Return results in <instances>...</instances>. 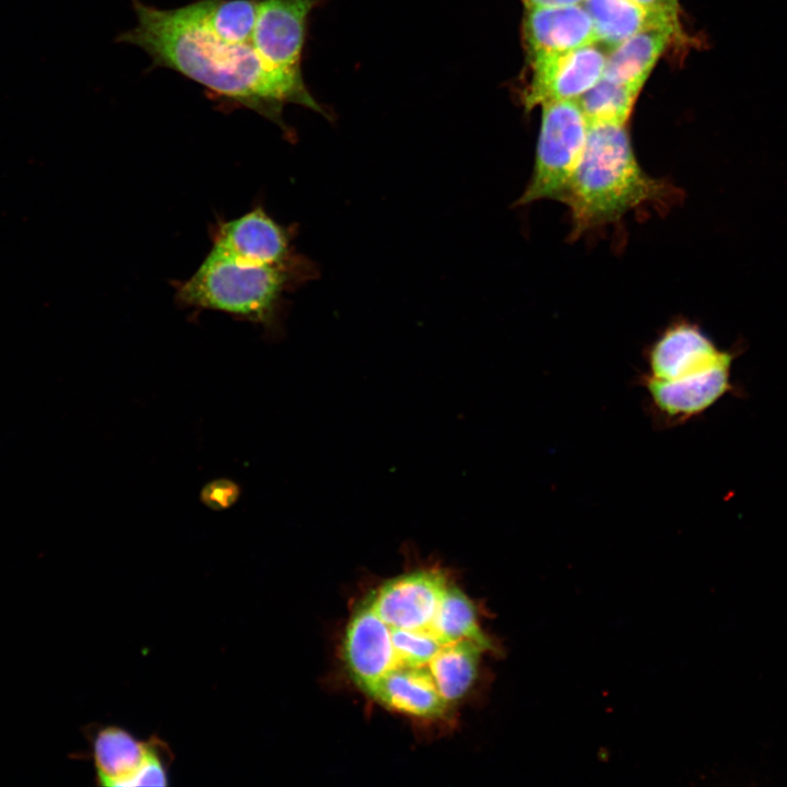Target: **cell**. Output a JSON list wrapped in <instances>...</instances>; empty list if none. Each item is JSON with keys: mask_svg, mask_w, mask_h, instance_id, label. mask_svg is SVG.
<instances>
[{"mask_svg": "<svg viewBox=\"0 0 787 787\" xmlns=\"http://www.w3.org/2000/svg\"><path fill=\"white\" fill-rule=\"evenodd\" d=\"M95 784L105 787L168 786L174 753L161 737H136L117 725L85 727Z\"/></svg>", "mask_w": 787, "mask_h": 787, "instance_id": "obj_5", "label": "cell"}, {"mask_svg": "<svg viewBox=\"0 0 787 787\" xmlns=\"http://www.w3.org/2000/svg\"><path fill=\"white\" fill-rule=\"evenodd\" d=\"M587 133L588 122L577 99L543 104L532 174L515 204L527 205L539 200L563 203Z\"/></svg>", "mask_w": 787, "mask_h": 787, "instance_id": "obj_4", "label": "cell"}, {"mask_svg": "<svg viewBox=\"0 0 787 787\" xmlns=\"http://www.w3.org/2000/svg\"><path fill=\"white\" fill-rule=\"evenodd\" d=\"M312 272L310 263L302 256L273 265L211 247L189 278L173 282L174 297L183 308L224 313L274 334L280 331L284 293Z\"/></svg>", "mask_w": 787, "mask_h": 787, "instance_id": "obj_3", "label": "cell"}, {"mask_svg": "<svg viewBox=\"0 0 787 787\" xmlns=\"http://www.w3.org/2000/svg\"><path fill=\"white\" fill-rule=\"evenodd\" d=\"M131 2L137 23L117 42L141 48L153 66L180 73L225 105L254 110L281 127L289 138L292 131L282 118L285 104L302 105L328 117L307 90L302 73L270 68L254 40L236 43L219 37L193 2L175 9Z\"/></svg>", "mask_w": 787, "mask_h": 787, "instance_id": "obj_1", "label": "cell"}, {"mask_svg": "<svg viewBox=\"0 0 787 787\" xmlns=\"http://www.w3.org/2000/svg\"><path fill=\"white\" fill-rule=\"evenodd\" d=\"M432 633L442 645L460 639H472L491 647L489 638L480 630L471 601L456 587L448 585L435 619Z\"/></svg>", "mask_w": 787, "mask_h": 787, "instance_id": "obj_18", "label": "cell"}, {"mask_svg": "<svg viewBox=\"0 0 787 787\" xmlns=\"http://www.w3.org/2000/svg\"><path fill=\"white\" fill-rule=\"evenodd\" d=\"M291 228L281 225L258 203L244 214L219 218L210 226L214 248L231 255L266 263H289L299 257L291 245Z\"/></svg>", "mask_w": 787, "mask_h": 787, "instance_id": "obj_11", "label": "cell"}, {"mask_svg": "<svg viewBox=\"0 0 787 787\" xmlns=\"http://www.w3.org/2000/svg\"><path fill=\"white\" fill-rule=\"evenodd\" d=\"M642 5L680 15L679 0H633Z\"/></svg>", "mask_w": 787, "mask_h": 787, "instance_id": "obj_22", "label": "cell"}, {"mask_svg": "<svg viewBox=\"0 0 787 787\" xmlns=\"http://www.w3.org/2000/svg\"><path fill=\"white\" fill-rule=\"evenodd\" d=\"M485 649L489 647L475 641L460 639L444 646L430 661L427 667L446 704L459 700L470 689Z\"/></svg>", "mask_w": 787, "mask_h": 787, "instance_id": "obj_17", "label": "cell"}, {"mask_svg": "<svg viewBox=\"0 0 787 787\" xmlns=\"http://www.w3.org/2000/svg\"><path fill=\"white\" fill-rule=\"evenodd\" d=\"M343 651L352 677L364 690L395 669L388 627L368 601L352 616Z\"/></svg>", "mask_w": 787, "mask_h": 787, "instance_id": "obj_13", "label": "cell"}, {"mask_svg": "<svg viewBox=\"0 0 787 787\" xmlns=\"http://www.w3.org/2000/svg\"><path fill=\"white\" fill-rule=\"evenodd\" d=\"M685 39L667 30L636 34L607 55L602 77L639 91L670 44H683Z\"/></svg>", "mask_w": 787, "mask_h": 787, "instance_id": "obj_16", "label": "cell"}, {"mask_svg": "<svg viewBox=\"0 0 787 787\" xmlns=\"http://www.w3.org/2000/svg\"><path fill=\"white\" fill-rule=\"evenodd\" d=\"M584 0H522L526 9L578 4Z\"/></svg>", "mask_w": 787, "mask_h": 787, "instance_id": "obj_23", "label": "cell"}, {"mask_svg": "<svg viewBox=\"0 0 787 787\" xmlns=\"http://www.w3.org/2000/svg\"><path fill=\"white\" fill-rule=\"evenodd\" d=\"M597 43L611 49L627 38L653 30H667L686 37L680 15L642 5L633 0H584Z\"/></svg>", "mask_w": 787, "mask_h": 787, "instance_id": "obj_14", "label": "cell"}, {"mask_svg": "<svg viewBox=\"0 0 787 787\" xmlns=\"http://www.w3.org/2000/svg\"><path fill=\"white\" fill-rule=\"evenodd\" d=\"M254 45L272 69L301 73L307 19L319 0H257Z\"/></svg>", "mask_w": 787, "mask_h": 787, "instance_id": "obj_10", "label": "cell"}, {"mask_svg": "<svg viewBox=\"0 0 787 787\" xmlns=\"http://www.w3.org/2000/svg\"><path fill=\"white\" fill-rule=\"evenodd\" d=\"M522 34L528 57L598 44L582 3L526 9Z\"/></svg>", "mask_w": 787, "mask_h": 787, "instance_id": "obj_12", "label": "cell"}, {"mask_svg": "<svg viewBox=\"0 0 787 787\" xmlns=\"http://www.w3.org/2000/svg\"><path fill=\"white\" fill-rule=\"evenodd\" d=\"M682 191L649 175L638 163L626 125L591 124L583 155L563 203L569 210V239L604 227L645 208L666 212Z\"/></svg>", "mask_w": 787, "mask_h": 787, "instance_id": "obj_2", "label": "cell"}, {"mask_svg": "<svg viewBox=\"0 0 787 787\" xmlns=\"http://www.w3.org/2000/svg\"><path fill=\"white\" fill-rule=\"evenodd\" d=\"M639 91L603 77L577 98L588 122L626 125Z\"/></svg>", "mask_w": 787, "mask_h": 787, "instance_id": "obj_19", "label": "cell"}, {"mask_svg": "<svg viewBox=\"0 0 787 787\" xmlns=\"http://www.w3.org/2000/svg\"><path fill=\"white\" fill-rule=\"evenodd\" d=\"M647 372L659 380H678L732 362L733 354L717 348L698 325L678 320L668 325L645 352Z\"/></svg>", "mask_w": 787, "mask_h": 787, "instance_id": "obj_9", "label": "cell"}, {"mask_svg": "<svg viewBox=\"0 0 787 787\" xmlns=\"http://www.w3.org/2000/svg\"><path fill=\"white\" fill-rule=\"evenodd\" d=\"M606 58L596 44L529 57L531 77L525 91V107L577 99L601 79Z\"/></svg>", "mask_w": 787, "mask_h": 787, "instance_id": "obj_7", "label": "cell"}, {"mask_svg": "<svg viewBox=\"0 0 787 787\" xmlns=\"http://www.w3.org/2000/svg\"><path fill=\"white\" fill-rule=\"evenodd\" d=\"M239 495L238 485L231 480H215L201 492V501L212 509H224L233 505Z\"/></svg>", "mask_w": 787, "mask_h": 787, "instance_id": "obj_21", "label": "cell"}, {"mask_svg": "<svg viewBox=\"0 0 787 787\" xmlns=\"http://www.w3.org/2000/svg\"><path fill=\"white\" fill-rule=\"evenodd\" d=\"M731 363L678 380H659L639 374L636 383L646 392V410L654 426L667 430L683 425L732 391Z\"/></svg>", "mask_w": 787, "mask_h": 787, "instance_id": "obj_6", "label": "cell"}, {"mask_svg": "<svg viewBox=\"0 0 787 787\" xmlns=\"http://www.w3.org/2000/svg\"><path fill=\"white\" fill-rule=\"evenodd\" d=\"M365 691L386 706L413 716H439L447 707L428 667L393 669Z\"/></svg>", "mask_w": 787, "mask_h": 787, "instance_id": "obj_15", "label": "cell"}, {"mask_svg": "<svg viewBox=\"0 0 787 787\" xmlns=\"http://www.w3.org/2000/svg\"><path fill=\"white\" fill-rule=\"evenodd\" d=\"M387 627L395 654V669L427 667L446 646L430 632Z\"/></svg>", "mask_w": 787, "mask_h": 787, "instance_id": "obj_20", "label": "cell"}, {"mask_svg": "<svg viewBox=\"0 0 787 787\" xmlns=\"http://www.w3.org/2000/svg\"><path fill=\"white\" fill-rule=\"evenodd\" d=\"M448 585L439 568L416 569L385 584L368 602L388 626L432 633Z\"/></svg>", "mask_w": 787, "mask_h": 787, "instance_id": "obj_8", "label": "cell"}]
</instances>
